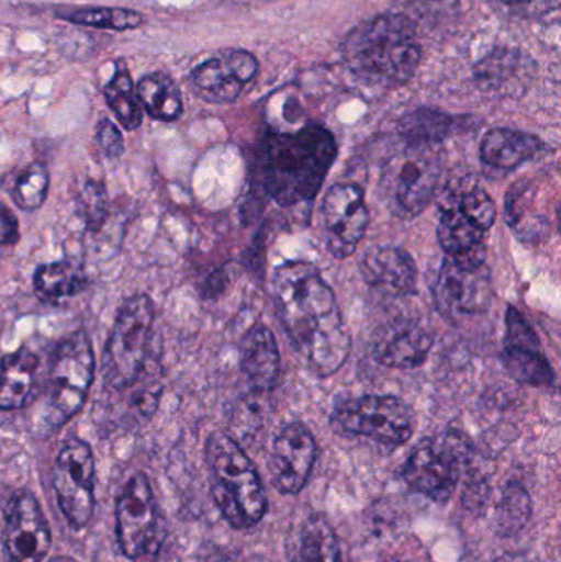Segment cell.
<instances>
[{
	"label": "cell",
	"mask_w": 561,
	"mask_h": 562,
	"mask_svg": "<svg viewBox=\"0 0 561 562\" xmlns=\"http://www.w3.org/2000/svg\"><path fill=\"white\" fill-rule=\"evenodd\" d=\"M272 291L283 327L310 369L319 376L338 372L351 352V336L319 270L306 262L282 263Z\"/></svg>",
	"instance_id": "6da1fadb"
},
{
	"label": "cell",
	"mask_w": 561,
	"mask_h": 562,
	"mask_svg": "<svg viewBox=\"0 0 561 562\" xmlns=\"http://www.w3.org/2000/svg\"><path fill=\"white\" fill-rule=\"evenodd\" d=\"M336 157L338 145L323 125H306L285 134L272 132L259 150L263 190L282 207L310 203L322 190Z\"/></svg>",
	"instance_id": "7a4b0ae2"
},
{
	"label": "cell",
	"mask_w": 561,
	"mask_h": 562,
	"mask_svg": "<svg viewBox=\"0 0 561 562\" xmlns=\"http://www.w3.org/2000/svg\"><path fill=\"white\" fill-rule=\"evenodd\" d=\"M343 58L349 71L369 85L411 81L422 61L415 20L391 12L366 20L345 40Z\"/></svg>",
	"instance_id": "3957f363"
},
{
	"label": "cell",
	"mask_w": 561,
	"mask_h": 562,
	"mask_svg": "<svg viewBox=\"0 0 561 562\" xmlns=\"http://www.w3.org/2000/svg\"><path fill=\"white\" fill-rule=\"evenodd\" d=\"M204 454L210 469L211 494L224 520L236 530L256 527L266 517L269 504L249 456L236 439L224 432H213L207 438Z\"/></svg>",
	"instance_id": "277c9868"
},
{
	"label": "cell",
	"mask_w": 561,
	"mask_h": 562,
	"mask_svg": "<svg viewBox=\"0 0 561 562\" xmlns=\"http://www.w3.org/2000/svg\"><path fill=\"white\" fill-rule=\"evenodd\" d=\"M155 306L147 294L128 297L119 311L104 349L102 372L109 385L125 389L144 375L154 333Z\"/></svg>",
	"instance_id": "5b68a950"
},
{
	"label": "cell",
	"mask_w": 561,
	"mask_h": 562,
	"mask_svg": "<svg viewBox=\"0 0 561 562\" xmlns=\"http://www.w3.org/2000/svg\"><path fill=\"white\" fill-rule=\"evenodd\" d=\"M470 458L471 442L467 436L441 432L415 446L402 469V477L417 494L445 502L453 495Z\"/></svg>",
	"instance_id": "8992f818"
},
{
	"label": "cell",
	"mask_w": 561,
	"mask_h": 562,
	"mask_svg": "<svg viewBox=\"0 0 561 562\" xmlns=\"http://www.w3.org/2000/svg\"><path fill=\"white\" fill-rule=\"evenodd\" d=\"M329 422L338 435L368 438L384 446L405 445L415 431L414 409L391 395L338 400Z\"/></svg>",
	"instance_id": "52a82bcc"
},
{
	"label": "cell",
	"mask_w": 561,
	"mask_h": 562,
	"mask_svg": "<svg viewBox=\"0 0 561 562\" xmlns=\"http://www.w3.org/2000/svg\"><path fill=\"white\" fill-rule=\"evenodd\" d=\"M94 379V352L88 334H72L56 347L46 383V425L61 428L85 405Z\"/></svg>",
	"instance_id": "ba28073f"
},
{
	"label": "cell",
	"mask_w": 561,
	"mask_h": 562,
	"mask_svg": "<svg viewBox=\"0 0 561 562\" xmlns=\"http://www.w3.org/2000/svg\"><path fill=\"white\" fill-rule=\"evenodd\" d=\"M411 150L395 155L381 173V196L399 217L412 220L427 210L437 193L440 164L434 155L412 145Z\"/></svg>",
	"instance_id": "9c48e42d"
},
{
	"label": "cell",
	"mask_w": 561,
	"mask_h": 562,
	"mask_svg": "<svg viewBox=\"0 0 561 562\" xmlns=\"http://www.w3.org/2000/svg\"><path fill=\"white\" fill-rule=\"evenodd\" d=\"M117 540L132 561L155 558L165 540V524L147 475H132L117 502Z\"/></svg>",
	"instance_id": "30bf717a"
},
{
	"label": "cell",
	"mask_w": 561,
	"mask_h": 562,
	"mask_svg": "<svg viewBox=\"0 0 561 562\" xmlns=\"http://www.w3.org/2000/svg\"><path fill=\"white\" fill-rule=\"evenodd\" d=\"M94 456L88 442H65L53 472V487L63 515L75 528H82L94 514Z\"/></svg>",
	"instance_id": "8fae6325"
},
{
	"label": "cell",
	"mask_w": 561,
	"mask_h": 562,
	"mask_svg": "<svg viewBox=\"0 0 561 562\" xmlns=\"http://www.w3.org/2000/svg\"><path fill=\"white\" fill-rule=\"evenodd\" d=\"M493 300V279L486 263L460 262L447 257L434 286L438 313L450 321L481 314Z\"/></svg>",
	"instance_id": "7c38bea8"
},
{
	"label": "cell",
	"mask_w": 561,
	"mask_h": 562,
	"mask_svg": "<svg viewBox=\"0 0 561 562\" xmlns=\"http://www.w3.org/2000/svg\"><path fill=\"white\" fill-rule=\"evenodd\" d=\"M322 226L326 249L335 259L356 252L369 226L364 191L355 183L332 187L322 204Z\"/></svg>",
	"instance_id": "4fadbf2b"
},
{
	"label": "cell",
	"mask_w": 561,
	"mask_h": 562,
	"mask_svg": "<svg viewBox=\"0 0 561 562\" xmlns=\"http://www.w3.org/2000/svg\"><path fill=\"white\" fill-rule=\"evenodd\" d=\"M503 362L517 382L530 386L556 385V372L542 350L539 336L529 321L514 306L506 311V339Z\"/></svg>",
	"instance_id": "5bb4252c"
},
{
	"label": "cell",
	"mask_w": 561,
	"mask_h": 562,
	"mask_svg": "<svg viewBox=\"0 0 561 562\" xmlns=\"http://www.w3.org/2000/svg\"><path fill=\"white\" fill-rule=\"evenodd\" d=\"M259 61L246 49H224L191 71L198 94L214 104H229L256 78Z\"/></svg>",
	"instance_id": "9a60e30c"
},
{
	"label": "cell",
	"mask_w": 561,
	"mask_h": 562,
	"mask_svg": "<svg viewBox=\"0 0 561 562\" xmlns=\"http://www.w3.org/2000/svg\"><path fill=\"white\" fill-rule=\"evenodd\" d=\"M3 544L12 562H42L48 554L52 547L48 521L30 492H20L10 501Z\"/></svg>",
	"instance_id": "2e32d148"
},
{
	"label": "cell",
	"mask_w": 561,
	"mask_h": 562,
	"mask_svg": "<svg viewBox=\"0 0 561 562\" xmlns=\"http://www.w3.org/2000/svg\"><path fill=\"white\" fill-rule=\"evenodd\" d=\"M316 441L302 423L287 425L273 441L270 475L283 495H296L308 484L316 461Z\"/></svg>",
	"instance_id": "e0dca14e"
},
{
	"label": "cell",
	"mask_w": 561,
	"mask_h": 562,
	"mask_svg": "<svg viewBox=\"0 0 561 562\" xmlns=\"http://www.w3.org/2000/svg\"><path fill=\"white\" fill-rule=\"evenodd\" d=\"M435 344L430 327L414 319L382 324L372 339V357L389 369H415L425 363Z\"/></svg>",
	"instance_id": "ac0fdd59"
},
{
	"label": "cell",
	"mask_w": 561,
	"mask_h": 562,
	"mask_svg": "<svg viewBox=\"0 0 561 562\" xmlns=\"http://www.w3.org/2000/svg\"><path fill=\"white\" fill-rule=\"evenodd\" d=\"M359 272L369 286L391 297H404L417 290V263L399 247H372L359 262Z\"/></svg>",
	"instance_id": "d6986e66"
},
{
	"label": "cell",
	"mask_w": 561,
	"mask_h": 562,
	"mask_svg": "<svg viewBox=\"0 0 561 562\" xmlns=\"http://www.w3.org/2000/svg\"><path fill=\"white\" fill-rule=\"evenodd\" d=\"M240 369L250 385L269 392L279 382L280 350L276 336L263 324H254L240 342Z\"/></svg>",
	"instance_id": "ffe728a7"
},
{
	"label": "cell",
	"mask_w": 561,
	"mask_h": 562,
	"mask_svg": "<svg viewBox=\"0 0 561 562\" xmlns=\"http://www.w3.org/2000/svg\"><path fill=\"white\" fill-rule=\"evenodd\" d=\"M486 234L468 220L457 204L447 203L438 220L437 236L447 257L481 266L486 259Z\"/></svg>",
	"instance_id": "44dd1931"
},
{
	"label": "cell",
	"mask_w": 561,
	"mask_h": 562,
	"mask_svg": "<svg viewBox=\"0 0 561 562\" xmlns=\"http://www.w3.org/2000/svg\"><path fill=\"white\" fill-rule=\"evenodd\" d=\"M40 357L29 346L10 353L0 366V409L12 412L29 405L36 385Z\"/></svg>",
	"instance_id": "7402d4cb"
},
{
	"label": "cell",
	"mask_w": 561,
	"mask_h": 562,
	"mask_svg": "<svg viewBox=\"0 0 561 562\" xmlns=\"http://www.w3.org/2000/svg\"><path fill=\"white\" fill-rule=\"evenodd\" d=\"M542 148L543 142L536 135L513 128H494L484 135L481 160L497 170H513L532 160Z\"/></svg>",
	"instance_id": "603a6c76"
},
{
	"label": "cell",
	"mask_w": 561,
	"mask_h": 562,
	"mask_svg": "<svg viewBox=\"0 0 561 562\" xmlns=\"http://www.w3.org/2000/svg\"><path fill=\"white\" fill-rule=\"evenodd\" d=\"M290 562H343L335 530L322 515L302 521L290 544Z\"/></svg>",
	"instance_id": "cb8c5ba5"
},
{
	"label": "cell",
	"mask_w": 561,
	"mask_h": 562,
	"mask_svg": "<svg viewBox=\"0 0 561 562\" xmlns=\"http://www.w3.org/2000/svg\"><path fill=\"white\" fill-rule=\"evenodd\" d=\"M138 102L152 119L177 121L183 112V99L177 82L164 72H152L138 81Z\"/></svg>",
	"instance_id": "d4e9b609"
},
{
	"label": "cell",
	"mask_w": 561,
	"mask_h": 562,
	"mask_svg": "<svg viewBox=\"0 0 561 562\" xmlns=\"http://www.w3.org/2000/svg\"><path fill=\"white\" fill-rule=\"evenodd\" d=\"M534 61L529 56L510 49L491 53L478 65L476 78L484 88H507V82H520V78H530Z\"/></svg>",
	"instance_id": "484cf974"
},
{
	"label": "cell",
	"mask_w": 561,
	"mask_h": 562,
	"mask_svg": "<svg viewBox=\"0 0 561 562\" xmlns=\"http://www.w3.org/2000/svg\"><path fill=\"white\" fill-rule=\"evenodd\" d=\"M85 283L82 270L68 260L40 266L33 277V284H35L38 296L42 300L52 301V303L75 296L82 290Z\"/></svg>",
	"instance_id": "4316f807"
},
{
	"label": "cell",
	"mask_w": 561,
	"mask_h": 562,
	"mask_svg": "<svg viewBox=\"0 0 561 562\" xmlns=\"http://www.w3.org/2000/svg\"><path fill=\"white\" fill-rule=\"evenodd\" d=\"M457 119L434 109H418L405 115L399 125L402 137L411 145L427 147L444 140L453 131Z\"/></svg>",
	"instance_id": "83f0119b"
},
{
	"label": "cell",
	"mask_w": 561,
	"mask_h": 562,
	"mask_svg": "<svg viewBox=\"0 0 561 562\" xmlns=\"http://www.w3.org/2000/svg\"><path fill=\"white\" fill-rule=\"evenodd\" d=\"M104 95L109 108L125 131H135L141 127L144 112H142L137 92L134 91V82H132L124 63L119 61L115 65L114 78L105 86Z\"/></svg>",
	"instance_id": "f1b7e54d"
},
{
	"label": "cell",
	"mask_w": 561,
	"mask_h": 562,
	"mask_svg": "<svg viewBox=\"0 0 561 562\" xmlns=\"http://www.w3.org/2000/svg\"><path fill=\"white\" fill-rule=\"evenodd\" d=\"M59 19L75 25L94 26L108 30H134L144 23V15L135 10L119 9V7H91L78 9L75 12L58 13Z\"/></svg>",
	"instance_id": "f546056e"
},
{
	"label": "cell",
	"mask_w": 561,
	"mask_h": 562,
	"mask_svg": "<svg viewBox=\"0 0 561 562\" xmlns=\"http://www.w3.org/2000/svg\"><path fill=\"white\" fill-rule=\"evenodd\" d=\"M49 173L43 164H32L16 178L12 188L13 203L23 211H35L48 196Z\"/></svg>",
	"instance_id": "4dcf8cb0"
},
{
	"label": "cell",
	"mask_w": 561,
	"mask_h": 562,
	"mask_svg": "<svg viewBox=\"0 0 561 562\" xmlns=\"http://www.w3.org/2000/svg\"><path fill=\"white\" fill-rule=\"evenodd\" d=\"M451 203L457 204L458 210L473 221L484 233L496 223V204L486 190L480 187H468L455 194Z\"/></svg>",
	"instance_id": "1f68e13d"
},
{
	"label": "cell",
	"mask_w": 561,
	"mask_h": 562,
	"mask_svg": "<svg viewBox=\"0 0 561 562\" xmlns=\"http://www.w3.org/2000/svg\"><path fill=\"white\" fill-rule=\"evenodd\" d=\"M82 210H85L86 223L91 231L101 229L108 216V198H105L102 184L88 183L82 191Z\"/></svg>",
	"instance_id": "d6a6232c"
},
{
	"label": "cell",
	"mask_w": 561,
	"mask_h": 562,
	"mask_svg": "<svg viewBox=\"0 0 561 562\" xmlns=\"http://www.w3.org/2000/svg\"><path fill=\"white\" fill-rule=\"evenodd\" d=\"M399 5L408 12L417 13L422 19H444L457 12L460 0H397Z\"/></svg>",
	"instance_id": "836d02e7"
},
{
	"label": "cell",
	"mask_w": 561,
	"mask_h": 562,
	"mask_svg": "<svg viewBox=\"0 0 561 562\" xmlns=\"http://www.w3.org/2000/svg\"><path fill=\"white\" fill-rule=\"evenodd\" d=\"M96 135H98L102 151L109 158L122 157V154H124V138H122L121 131L109 119H102L99 122L98 134Z\"/></svg>",
	"instance_id": "e575fe53"
},
{
	"label": "cell",
	"mask_w": 561,
	"mask_h": 562,
	"mask_svg": "<svg viewBox=\"0 0 561 562\" xmlns=\"http://www.w3.org/2000/svg\"><path fill=\"white\" fill-rule=\"evenodd\" d=\"M504 514H506V524H513V521H517V524H524L523 514L529 515V508L526 505H529V497H527L526 492L520 491V488H516V491L509 492V497H506L504 501Z\"/></svg>",
	"instance_id": "d590c367"
},
{
	"label": "cell",
	"mask_w": 561,
	"mask_h": 562,
	"mask_svg": "<svg viewBox=\"0 0 561 562\" xmlns=\"http://www.w3.org/2000/svg\"><path fill=\"white\" fill-rule=\"evenodd\" d=\"M0 226H2V237L0 244H16L19 240V221L13 216L12 210L7 204L0 203Z\"/></svg>",
	"instance_id": "8d00e7d4"
},
{
	"label": "cell",
	"mask_w": 561,
	"mask_h": 562,
	"mask_svg": "<svg viewBox=\"0 0 561 562\" xmlns=\"http://www.w3.org/2000/svg\"><path fill=\"white\" fill-rule=\"evenodd\" d=\"M501 2L509 3V5H526V3L537 2V0H501Z\"/></svg>",
	"instance_id": "74e56055"
},
{
	"label": "cell",
	"mask_w": 561,
	"mask_h": 562,
	"mask_svg": "<svg viewBox=\"0 0 561 562\" xmlns=\"http://www.w3.org/2000/svg\"><path fill=\"white\" fill-rule=\"evenodd\" d=\"M49 562H76V561L69 557H56V558H53V560Z\"/></svg>",
	"instance_id": "f35d334b"
},
{
	"label": "cell",
	"mask_w": 561,
	"mask_h": 562,
	"mask_svg": "<svg viewBox=\"0 0 561 562\" xmlns=\"http://www.w3.org/2000/svg\"><path fill=\"white\" fill-rule=\"evenodd\" d=\"M223 562H227V561H223Z\"/></svg>",
	"instance_id": "ab89813d"
}]
</instances>
